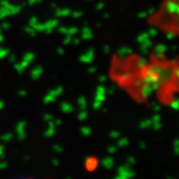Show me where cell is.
Listing matches in <instances>:
<instances>
[{"label": "cell", "instance_id": "cell-1", "mask_svg": "<svg viewBox=\"0 0 179 179\" xmlns=\"http://www.w3.org/2000/svg\"><path fill=\"white\" fill-rule=\"evenodd\" d=\"M144 81L149 96L161 105H171L179 97V60L163 54L144 59Z\"/></svg>", "mask_w": 179, "mask_h": 179}, {"label": "cell", "instance_id": "cell-2", "mask_svg": "<svg viewBox=\"0 0 179 179\" xmlns=\"http://www.w3.org/2000/svg\"><path fill=\"white\" fill-rule=\"evenodd\" d=\"M148 23L166 35L179 38V0H162Z\"/></svg>", "mask_w": 179, "mask_h": 179}]
</instances>
